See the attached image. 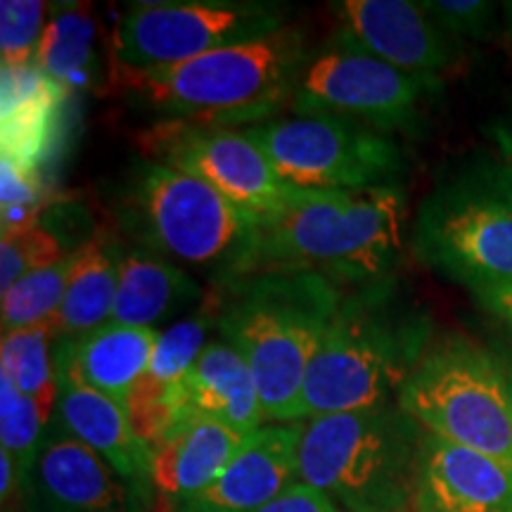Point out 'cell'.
<instances>
[{
  "label": "cell",
  "mask_w": 512,
  "mask_h": 512,
  "mask_svg": "<svg viewBox=\"0 0 512 512\" xmlns=\"http://www.w3.org/2000/svg\"><path fill=\"white\" fill-rule=\"evenodd\" d=\"M311 55L304 31L285 27L174 67H114L112 83L131 110L155 114L157 124L252 128L292 105Z\"/></svg>",
  "instance_id": "6da1fadb"
},
{
  "label": "cell",
  "mask_w": 512,
  "mask_h": 512,
  "mask_svg": "<svg viewBox=\"0 0 512 512\" xmlns=\"http://www.w3.org/2000/svg\"><path fill=\"white\" fill-rule=\"evenodd\" d=\"M430 328L396 275L344 294L306 373L297 422L394 406L430 349Z\"/></svg>",
  "instance_id": "7a4b0ae2"
},
{
  "label": "cell",
  "mask_w": 512,
  "mask_h": 512,
  "mask_svg": "<svg viewBox=\"0 0 512 512\" xmlns=\"http://www.w3.org/2000/svg\"><path fill=\"white\" fill-rule=\"evenodd\" d=\"M401 185L358 192L304 190L278 214L256 223L245 275L313 271L339 287L392 278L406 242Z\"/></svg>",
  "instance_id": "3957f363"
},
{
  "label": "cell",
  "mask_w": 512,
  "mask_h": 512,
  "mask_svg": "<svg viewBox=\"0 0 512 512\" xmlns=\"http://www.w3.org/2000/svg\"><path fill=\"white\" fill-rule=\"evenodd\" d=\"M223 342L252 370L266 422H297L306 373L344 292L313 271H259L211 290Z\"/></svg>",
  "instance_id": "277c9868"
},
{
  "label": "cell",
  "mask_w": 512,
  "mask_h": 512,
  "mask_svg": "<svg viewBox=\"0 0 512 512\" xmlns=\"http://www.w3.org/2000/svg\"><path fill=\"white\" fill-rule=\"evenodd\" d=\"M114 221L131 245L202 275L211 290L242 278L259 223L211 185L147 157L124 174Z\"/></svg>",
  "instance_id": "5b68a950"
},
{
  "label": "cell",
  "mask_w": 512,
  "mask_h": 512,
  "mask_svg": "<svg viewBox=\"0 0 512 512\" xmlns=\"http://www.w3.org/2000/svg\"><path fill=\"white\" fill-rule=\"evenodd\" d=\"M422 434L399 403L302 420L299 482L344 512H403L413 498Z\"/></svg>",
  "instance_id": "8992f818"
},
{
  "label": "cell",
  "mask_w": 512,
  "mask_h": 512,
  "mask_svg": "<svg viewBox=\"0 0 512 512\" xmlns=\"http://www.w3.org/2000/svg\"><path fill=\"white\" fill-rule=\"evenodd\" d=\"M413 252L472 294L512 285V166L475 157L437 181L413 223Z\"/></svg>",
  "instance_id": "52a82bcc"
},
{
  "label": "cell",
  "mask_w": 512,
  "mask_h": 512,
  "mask_svg": "<svg viewBox=\"0 0 512 512\" xmlns=\"http://www.w3.org/2000/svg\"><path fill=\"white\" fill-rule=\"evenodd\" d=\"M396 403L425 432L512 470L508 373L479 344L465 337L430 344Z\"/></svg>",
  "instance_id": "ba28073f"
},
{
  "label": "cell",
  "mask_w": 512,
  "mask_h": 512,
  "mask_svg": "<svg viewBox=\"0 0 512 512\" xmlns=\"http://www.w3.org/2000/svg\"><path fill=\"white\" fill-rule=\"evenodd\" d=\"M245 133L292 188L358 192L401 185V147L356 119L297 114L245 128Z\"/></svg>",
  "instance_id": "9c48e42d"
},
{
  "label": "cell",
  "mask_w": 512,
  "mask_h": 512,
  "mask_svg": "<svg viewBox=\"0 0 512 512\" xmlns=\"http://www.w3.org/2000/svg\"><path fill=\"white\" fill-rule=\"evenodd\" d=\"M287 10L242 0H164L131 5L112 31L121 69H162L285 29Z\"/></svg>",
  "instance_id": "30bf717a"
},
{
  "label": "cell",
  "mask_w": 512,
  "mask_h": 512,
  "mask_svg": "<svg viewBox=\"0 0 512 512\" xmlns=\"http://www.w3.org/2000/svg\"><path fill=\"white\" fill-rule=\"evenodd\" d=\"M441 88L444 79L396 69L339 31L328 46L313 50L290 107L294 114L356 119L389 136V131H411L422 102Z\"/></svg>",
  "instance_id": "8fae6325"
},
{
  "label": "cell",
  "mask_w": 512,
  "mask_h": 512,
  "mask_svg": "<svg viewBox=\"0 0 512 512\" xmlns=\"http://www.w3.org/2000/svg\"><path fill=\"white\" fill-rule=\"evenodd\" d=\"M147 159L207 183L254 219L278 214L304 190L275 174L240 128L155 124L143 136Z\"/></svg>",
  "instance_id": "7c38bea8"
},
{
  "label": "cell",
  "mask_w": 512,
  "mask_h": 512,
  "mask_svg": "<svg viewBox=\"0 0 512 512\" xmlns=\"http://www.w3.org/2000/svg\"><path fill=\"white\" fill-rule=\"evenodd\" d=\"M22 512H147L98 453L50 420L22 479Z\"/></svg>",
  "instance_id": "4fadbf2b"
},
{
  "label": "cell",
  "mask_w": 512,
  "mask_h": 512,
  "mask_svg": "<svg viewBox=\"0 0 512 512\" xmlns=\"http://www.w3.org/2000/svg\"><path fill=\"white\" fill-rule=\"evenodd\" d=\"M57 403L53 420L105 460L147 510L155 494V448L138 437L126 408L88 387L55 358Z\"/></svg>",
  "instance_id": "5bb4252c"
},
{
  "label": "cell",
  "mask_w": 512,
  "mask_h": 512,
  "mask_svg": "<svg viewBox=\"0 0 512 512\" xmlns=\"http://www.w3.org/2000/svg\"><path fill=\"white\" fill-rule=\"evenodd\" d=\"M342 31L368 53L408 74L441 79L458 62V41L420 3L408 0H344L335 5Z\"/></svg>",
  "instance_id": "9a60e30c"
},
{
  "label": "cell",
  "mask_w": 512,
  "mask_h": 512,
  "mask_svg": "<svg viewBox=\"0 0 512 512\" xmlns=\"http://www.w3.org/2000/svg\"><path fill=\"white\" fill-rule=\"evenodd\" d=\"M302 422H271L247 434L223 475L176 512H259L299 482Z\"/></svg>",
  "instance_id": "2e32d148"
},
{
  "label": "cell",
  "mask_w": 512,
  "mask_h": 512,
  "mask_svg": "<svg viewBox=\"0 0 512 512\" xmlns=\"http://www.w3.org/2000/svg\"><path fill=\"white\" fill-rule=\"evenodd\" d=\"M411 505L413 512H512V470L425 432Z\"/></svg>",
  "instance_id": "e0dca14e"
},
{
  "label": "cell",
  "mask_w": 512,
  "mask_h": 512,
  "mask_svg": "<svg viewBox=\"0 0 512 512\" xmlns=\"http://www.w3.org/2000/svg\"><path fill=\"white\" fill-rule=\"evenodd\" d=\"M200 418L219 420L242 434L261 430L266 422L252 370L226 342H207L166 399L169 434L185 422Z\"/></svg>",
  "instance_id": "ac0fdd59"
},
{
  "label": "cell",
  "mask_w": 512,
  "mask_h": 512,
  "mask_svg": "<svg viewBox=\"0 0 512 512\" xmlns=\"http://www.w3.org/2000/svg\"><path fill=\"white\" fill-rule=\"evenodd\" d=\"M216 320H219V306H216L214 292H209L204 304L192 316L181 318L159 332L150 366L128 396L126 413L133 430L155 451L169 434L166 399L207 347V335L211 328H216Z\"/></svg>",
  "instance_id": "d6986e66"
},
{
  "label": "cell",
  "mask_w": 512,
  "mask_h": 512,
  "mask_svg": "<svg viewBox=\"0 0 512 512\" xmlns=\"http://www.w3.org/2000/svg\"><path fill=\"white\" fill-rule=\"evenodd\" d=\"M209 292L195 275L183 271L155 252L121 242L119 287L110 323L128 328H152L181 320V313L200 309Z\"/></svg>",
  "instance_id": "ffe728a7"
},
{
  "label": "cell",
  "mask_w": 512,
  "mask_h": 512,
  "mask_svg": "<svg viewBox=\"0 0 512 512\" xmlns=\"http://www.w3.org/2000/svg\"><path fill=\"white\" fill-rule=\"evenodd\" d=\"M69 95L36 64L3 69V159L41 176Z\"/></svg>",
  "instance_id": "44dd1931"
},
{
  "label": "cell",
  "mask_w": 512,
  "mask_h": 512,
  "mask_svg": "<svg viewBox=\"0 0 512 512\" xmlns=\"http://www.w3.org/2000/svg\"><path fill=\"white\" fill-rule=\"evenodd\" d=\"M159 330L107 323L79 339L55 342V358L72 373L126 408L155 354Z\"/></svg>",
  "instance_id": "7402d4cb"
},
{
  "label": "cell",
  "mask_w": 512,
  "mask_h": 512,
  "mask_svg": "<svg viewBox=\"0 0 512 512\" xmlns=\"http://www.w3.org/2000/svg\"><path fill=\"white\" fill-rule=\"evenodd\" d=\"M245 439L219 420L185 422L155 451V491L174 505L202 494L233 463Z\"/></svg>",
  "instance_id": "603a6c76"
},
{
  "label": "cell",
  "mask_w": 512,
  "mask_h": 512,
  "mask_svg": "<svg viewBox=\"0 0 512 512\" xmlns=\"http://www.w3.org/2000/svg\"><path fill=\"white\" fill-rule=\"evenodd\" d=\"M119 247L121 240L105 230L81 247V259L69 280L64 302L50 320L55 342L79 339L110 323L119 287Z\"/></svg>",
  "instance_id": "cb8c5ba5"
},
{
  "label": "cell",
  "mask_w": 512,
  "mask_h": 512,
  "mask_svg": "<svg viewBox=\"0 0 512 512\" xmlns=\"http://www.w3.org/2000/svg\"><path fill=\"white\" fill-rule=\"evenodd\" d=\"M95 60V22L88 5H62L50 10L34 64L72 98L88 88Z\"/></svg>",
  "instance_id": "d4e9b609"
},
{
  "label": "cell",
  "mask_w": 512,
  "mask_h": 512,
  "mask_svg": "<svg viewBox=\"0 0 512 512\" xmlns=\"http://www.w3.org/2000/svg\"><path fill=\"white\" fill-rule=\"evenodd\" d=\"M55 335L48 323L34 328L15 330L3 335V370H8L17 389L41 408L43 418L53 420L57 403V370H55Z\"/></svg>",
  "instance_id": "484cf974"
},
{
  "label": "cell",
  "mask_w": 512,
  "mask_h": 512,
  "mask_svg": "<svg viewBox=\"0 0 512 512\" xmlns=\"http://www.w3.org/2000/svg\"><path fill=\"white\" fill-rule=\"evenodd\" d=\"M79 259L81 249H76L57 264L27 275L3 292V335L53 320L64 302Z\"/></svg>",
  "instance_id": "4316f807"
},
{
  "label": "cell",
  "mask_w": 512,
  "mask_h": 512,
  "mask_svg": "<svg viewBox=\"0 0 512 512\" xmlns=\"http://www.w3.org/2000/svg\"><path fill=\"white\" fill-rule=\"evenodd\" d=\"M57 223L60 221H57L55 209L48 207L34 228L3 238V242H0V290L8 292L12 285L27 278V275L53 266L64 256L76 252L64 240V235L67 238H74V235L64 233L62 226H57Z\"/></svg>",
  "instance_id": "83f0119b"
},
{
  "label": "cell",
  "mask_w": 512,
  "mask_h": 512,
  "mask_svg": "<svg viewBox=\"0 0 512 512\" xmlns=\"http://www.w3.org/2000/svg\"><path fill=\"white\" fill-rule=\"evenodd\" d=\"M48 425L38 403L19 392L8 370L0 368V444L17 460L22 479L34 465Z\"/></svg>",
  "instance_id": "f1b7e54d"
},
{
  "label": "cell",
  "mask_w": 512,
  "mask_h": 512,
  "mask_svg": "<svg viewBox=\"0 0 512 512\" xmlns=\"http://www.w3.org/2000/svg\"><path fill=\"white\" fill-rule=\"evenodd\" d=\"M48 5L43 0H3L0 5V55L3 69H27L34 64Z\"/></svg>",
  "instance_id": "f546056e"
},
{
  "label": "cell",
  "mask_w": 512,
  "mask_h": 512,
  "mask_svg": "<svg viewBox=\"0 0 512 512\" xmlns=\"http://www.w3.org/2000/svg\"><path fill=\"white\" fill-rule=\"evenodd\" d=\"M420 5L456 41H486L496 31V5L486 0H427Z\"/></svg>",
  "instance_id": "4dcf8cb0"
},
{
  "label": "cell",
  "mask_w": 512,
  "mask_h": 512,
  "mask_svg": "<svg viewBox=\"0 0 512 512\" xmlns=\"http://www.w3.org/2000/svg\"><path fill=\"white\" fill-rule=\"evenodd\" d=\"M0 178H3V181H0V190H3V197H0L3 202H0V207L29 209L36 211V214H46L50 200L46 188H43L41 176L12 164L10 159H3V164H0Z\"/></svg>",
  "instance_id": "1f68e13d"
},
{
  "label": "cell",
  "mask_w": 512,
  "mask_h": 512,
  "mask_svg": "<svg viewBox=\"0 0 512 512\" xmlns=\"http://www.w3.org/2000/svg\"><path fill=\"white\" fill-rule=\"evenodd\" d=\"M259 512H344L339 505L304 482H294L290 489L283 491L275 501Z\"/></svg>",
  "instance_id": "d6a6232c"
},
{
  "label": "cell",
  "mask_w": 512,
  "mask_h": 512,
  "mask_svg": "<svg viewBox=\"0 0 512 512\" xmlns=\"http://www.w3.org/2000/svg\"><path fill=\"white\" fill-rule=\"evenodd\" d=\"M475 299L482 304L484 311L491 313V316L501 318L508 325H512V285L479 290L475 292Z\"/></svg>",
  "instance_id": "836d02e7"
},
{
  "label": "cell",
  "mask_w": 512,
  "mask_h": 512,
  "mask_svg": "<svg viewBox=\"0 0 512 512\" xmlns=\"http://www.w3.org/2000/svg\"><path fill=\"white\" fill-rule=\"evenodd\" d=\"M489 136L494 140L498 155L508 166H512V107L501 117L491 121L489 126Z\"/></svg>",
  "instance_id": "e575fe53"
},
{
  "label": "cell",
  "mask_w": 512,
  "mask_h": 512,
  "mask_svg": "<svg viewBox=\"0 0 512 512\" xmlns=\"http://www.w3.org/2000/svg\"><path fill=\"white\" fill-rule=\"evenodd\" d=\"M503 8H505V17H508V31H510V36H512V3H505Z\"/></svg>",
  "instance_id": "d590c367"
},
{
  "label": "cell",
  "mask_w": 512,
  "mask_h": 512,
  "mask_svg": "<svg viewBox=\"0 0 512 512\" xmlns=\"http://www.w3.org/2000/svg\"><path fill=\"white\" fill-rule=\"evenodd\" d=\"M505 373H508V387H510V396H512V358H510L508 370H505Z\"/></svg>",
  "instance_id": "8d00e7d4"
}]
</instances>
